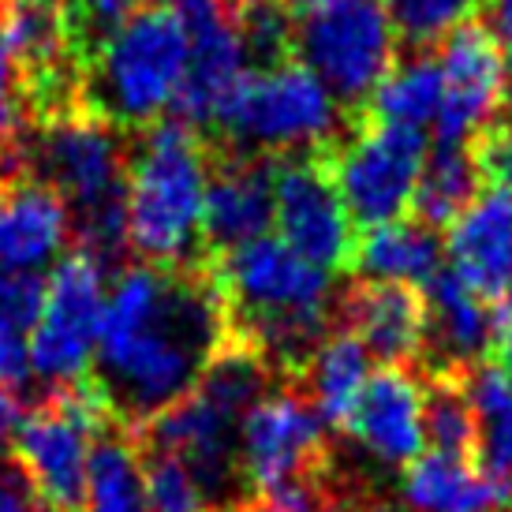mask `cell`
Returning <instances> with one entry per match:
<instances>
[{
  "label": "cell",
  "instance_id": "obj_1",
  "mask_svg": "<svg viewBox=\"0 0 512 512\" xmlns=\"http://www.w3.org/2000/svg\"><path fill=\"white\" fill-rule=\"evenodd\" d=\"M228 337L214 273L187 262H143L120 273L105 296L86 382L98 389L116 427H143L195 389Z\"/></svg>",
  "mask_w": 512,
  "mask_h": 512
},
{
  "label": "cell",
  "instance_id": "obj_2",
  "mask_svg": "<svg viewBox=\"0 0 512 512\" xmlns=\"http://www.w3.org/2000/svg\"><path fill=\"white\" fill-rule=\"evenodd\" d=\"M214 285L221 292L228 333L266 359H303L322 341L333 303L329 270L292 251L281 236H258L217 255Z\"/></svg>",
  "mask_w": 512,
  "mask_h": 512
},
{
  "label": "cell",
  "instance_id": "obj_3",
  "mask_svg": "<svg viewBox=\"0 0 512 512\" xmlns=\"http://www.w3.org/2000/svg\"><path fill=\"white\" fill-rule=\"evenodd\" d=\"M30 165L64 199L79 247L113 266L128 251V154L116 124L86 109L49 116Z\"/></svg>",
  "mask_w": 512,
  "mask_h": 512
},
{
  "label": "cell",
  "instance_id": "obj_4",
  "mask_svg": "<svg viewBox=\"0 0 512 512\" xmlns=\"http://www.w3.org/2000/svg\"><path fill=\"white\" fill-rule=\"evenodd\" d=\"M210 154L184 120H157L128 161V247L146 262L180 266L202 243Z\"/></svg>",
  "mask_w": 512,
  "mask_h": 512
},
{
  "label": "cell",
  "instance_id": "obj_5",
  "mask_svg": "<svg viewBox=\"0 0 512 512\" xmlns=\"http://www.w3.org/2000/svg\"><path fill=\"white\" fill-rule=\"evenodd\" d=\"M191 30L176 4H146L131 12L120 27L86 60V86L79 109L109 124H157L172 113L187 72Z\"/></svg>",
  "mask_w": 512,
  "mask_h": 512
},
{
  "label": "cell",
  "instance_id": "obj_6",
  "mask_svg": "<svg viewBox=\"0 0 512 512\" xmlns=\"http://www.w3.org/2000/svg\"><path fill=\"white\" fill-rule=\"evenodd\" d=\"M341 109L303 60H277L247 72L217 105L214 124L228 143L273 154H314L337 131Z\"/></svg>",
  "mask_w": 512,
  "mask_h": 512
},
{
  "label": "cell",
  "instance_id": "obj_7",
  "mask_svg": "<svg viewBox=\"0 0 512 512\" xmlns=\"http://www.w3.org/2000/svg\"><path fill=\"white\" fill-rule=\"evenodd\" d=\"M113 427V412L90 382L64 385L45 404L30 408L12 438V460L45 509L83 512L94 441Z\"/></svg>",
  "mask_w": 512,
  "mask_h": 512
},
{
  "label": "cell",
  "instance_id": "obj_8",
  "mask_svg": "<svg viewBox=\"0 0 512 512\" xmlns=\"http://www.w3.org/2000/svg\"><path fill=\"white\" fill-rule=\"evenodd\" d=\"M105 296H109V266L98 255L79 247L53 262V273L45 277L42 311L27 333V359L34 378L57 389L90 378Z\"/></svg>",
  "mask_w": 512,
  "mask_h": 512
},
{
  "label": "cell",
  "instance_id": "obj_9",
  "mask_svg": "<svg viewBox=\"0 0 512 512\" xmlns=\"http://www.w3.org/2000/svg\"><path fill=\"white\" fill-rule=\"evenodd\" d=\"M397 23L385 0H329L296 27L299 60L344 105L374 94L397 64Z\"/></svg>",
  "mask_w": 512,
  "mask_h": 512
},
{
  "label": "cell",
  "instance_id": "obj_10",
  "mask_svg": "<svg viewBox=\"0 0 512 512\" xmlns=\"http://www.w3.org/2000/svg\"><path fill=\"white\" fill-rule=\"evenodd\" d=\"M423 161H427L423 131L374 120L329 161V172L352 221L374 228L385 221H400L412 210Z\"/></svg>",
  "mask_w": 512,
  "mask_h": 512
},
{
  "label": "cell",
  "instance_id": "obj_11",
  "mask_svg": "<svg viewBox=\"0 0 512 512\" xmlns=\"http://www.w3.org/2000/svg\"><path fill=\"white\" fill-rule=\"evenodd\" d=\"M326 468V423L299 393H262L240 419V475L262 498Z\"/></svg>",
  "mask_w": 512,
  "mask_h": 512
},
{
  "label": "cell",
  "instance_id": "obj_12",
  "mask_svg": "<svg viewBox=\"0 0 512 512\" xmlns=\"http://www.w3.org/2000/svg\"><path fill=\"white\" fill-rule=\"evenodd\" d=\"M240 419L243 412L195 382V389L143 423L146 449L180 456L195 471L214 509L236 505L240 483Z\"/></svg>",
  "mask_w": 512,
  "mask_h": 512
},
{
  "label": "cell",
  "instance_id": "obj_13",
  "mask_svg": "<svg viewBox=\"0 0 512 512\" xmlns=\"http://www.w3.org/2000/svg\"><path fill=\"white\" fill-rule=\"evenodd\" d=\"M273 225L277 236L314 266L329 273L352 266L356 221L322 157H292L273 165Z\"/></svg>",
  "mask_w": 512,
  "mask_h": 512
},
{
  "label": "cell",
  "instance_id": "obj_14",
  "mask_svg": "<svg viewBox=\"0 0 512 512\" xmlns=\"http://www.w3.org/2000/svg\"><path fill=\"white\" fill-rule=\"evenodd\" d=\"M441 72V109H438V139L464 146L483 135L490 120L498 116L505 101V60L498 53L494 34L479 23H460L441 38L438 53Z\"/></svg>",
  "mask_w": 512,
  "mask_h": 512
},
{
  "label": "cell",
  "instance_id": "obj_15",
  "mask_svg": "<svg viewBox=\"0 0 512 512\" xmlns=\"http://www.w3.org/2000/svg\"><path fill=\"white\" fill-rule=\"evenodd\" d=\"M191 49H187V72L180 94L172 101V120H184L191 128L210 124L225 94L240 83L247 68V42L232 23V12L221 0H195L184 4Z\"/></svg>",
  "mask_w": 512,
  "mask_h": 512
},
{
  "label": "cell",
  "instance_id": "obj_16",
  "mask_svg": "<svg viewBox=\"0 0 512 512\" xmlns=\"http://www.w3.org/2000/svg\"><path fill=\"white\" fill-rule=\"evenodd\" d=\"M359 449L385 468H404L427 449V393L404 367L370 370L344 419Z\"/></svg>",
  "mask_w": 512,
  "mask_h": 512
},
{
  "label": "cell",
  "instance_id": "obj_17",
  "mask_svg": "<svg viewBox=\"0 0 512 512\" xmlns=\"http://www.w3.org/2000/svg\"><path fill=\"white\" fill-rule=\"evenodd\" d=\"M445 255L453 277L486 303L512 299V191L483 187L449 221Z\"/></svg>",
  "mask_w": 512,
  "mask_h": 512
},
{
  "label": "cell",
  "instance_id": "obj_18",
  "mask_svg": "<svg viewBox=\"0 0 512 512\" xmlns=\"http://www.w3.org/2000/svg\"><path fill=\"white\" fill-rule=\"evenodd\" d=\"M72 240V214L49 184H0V270L45 273Z\"/></svg>",
  "mask_w": 512,
  "mask_h": 512
},
{
  "label": "cell",
  "instance_id": "obj_19",
  "mask_svg": "<svg viewBox=\"0 0 512 512\" xmlns=\"http://www.w3.org/2000/svg\"><path fill=\"white\" fill-rule=\"evenodd\" d=\"M341 311L348 333L385 367H404L427 348V299L415 288L367 281L344 296Z\"/></svg>",
  "mask_w": 512,
  "mask_h": 512
},
{
  "label": "cell",
  "instance_id": "obj_20",
  "mask_svg": "<svg viewBox=\"0 0 512 512\" xmlns=\"http://www.w3.org/2000/svg\"><path fill=\"white\" fill-rule=\"evenodd\" d=\"M273 225V165L236 157L210 172L202 202V240L221 251H232L247 240L266 236Z\"/></svg>",
  "mask_w": 512,
  "mask_h": 512
},
{
  "label": "cell",
  "instance_id": "obj_21",
  "mask_svg": "<svg viewBox=\"0 0 512 512\" xmlns=\"http://www.w3.org/2000/svg\"><path fill=\"white\" fill-rule=\"evenodd\" d=\"M400 498L412 512H505L512 490L471 468L468 456L430 449L404 464Z\"/></svg>",
  "mask_w": 512,
  "mask_h": 512
},
{
  "label": "cell",
  "instance_id": "obj_22",
  "mask_svg": "<svg viewBox=\"0 0 512 512\" xmlns=\"http://www.w3.org/2000/svg\"><path fill=\"white\" fill-rule=\"evenodd\" d=\"M445 247L434 236V228L423 221H385L356 236L352 266L367 281H389V285L423 288L441 273Z\"/></svg>",
  "mask_w": 512,
  "mask_h": 512
},
{
  "label": "cell",
  "instance_id": "obj_23",
  "mask_svg": "<svg viewBox=\"0 0 512 512\" xmlns=\"http://www.w3.org/2000/svg\"><path fill=\"white\" fill-rule=\"evenodd\" d=\"M427 344L445 363H475L494 344V311L483 296L460 285L453 273H438L427 296Z\"/></svg>",
  "mask_w": 512,
  "mask_h": 512
},
{
  "label": "cell",
  "instance_id": "obj_24",
  "mask_svg": "<svg viewBox=\"0 0 512 512\" xmlns=\"http://www.w3.org/2000/svg\"><path fill=\"white\" fill-rule=\"evenodd\" d=\"M370 378V352L352 333H333L311 348L307 356V389L314 412L326 427H344L356 397Z\"/></svg>",
  "mask_w": 512,
  "mask_h": 512
},
{
  "label": "cell",
  "instance_id": "obj_25",
  "mask_svg": "<svg viewBox=\"0 0 512 512\" xmlns=\"http://www.w3.org/2000/svg\"><path fill=\"white\" fill-rule=\"evenodd\" d=\"M468 400L475 408V453L486 479L509 486L512 490V374L494 363V367H479L468 382Z\"/></svg>",
  "mask_w": 512,
  "mask_h": 512
},
{
  "label": "cell",
  "instance_id": "obj_26",
  "mask_svg": "<svg viewBox=\"0 0 512 512\" xmlns=\"http://www.w3.org/2000/svg\"><path fill=\"white\" fill-rule=\"evenodd\" d=\"M370 109L378 124H397V128L423 131L438 120L441 109V72L438 60L412 57L393 64L385 79L370 94Z\"/></svg>",
  "mask_w": 512,
  "mask_h": 512
},
{
  "label": "cell",
  "instance_id": "obj_27",
  "mask_svg": "<svg viewBox=\"0 0 512 512\" xmlns=\"http://www.w3.org/2000/svg\"><path fill=\"white\" fill-rule=\"evenodd\" d=\"M83 512H146L139 449L128 438H120L116 427L94 441Z\"/></svg>",
  "mask_w": 512,
  "mask_h": 512
},
{
  "label": "cell",
  "instance_id": "obj_28",
  "mask_svg": "<svg viewBox=\"0 0 512 512\" xmlns=\"http://www.w3.org/2000/svg\"><path fill=\"white\" fill-rule=\"evenodd\" d=\"M475 195H479L475 157H471L464 146L441 143L438 150L427 154V161H423L412 210L419 214L423 225L438 228V225H449Z\"/></svg>",
  "mask_w": 512,
  "mask_h": 512
},
{
  "label": "cell",
  "instance_id": "obj_29",
  "mask_svg": "<svg viewBox=\"0 0 512 512\" xmlns=\"http://www.w3.org/2000/svg\"><path fill=\"white\" fill-rule=\"evenodd\" d=\"M139 464H143L146 512H217L195 471L180 456L146 449L139 453Z\"/></svg>",
  "mask_w": 512,
  "mask_h": 512
},
{
  "label": "cell",
  "instance_id": "obj_30",
  "mask_svg": "<svg viewBox=\"0 0 512 512\" xmlns=\"http://www.w3.org/2000/svg\"><path fill=\"white\" fill-rule=\"evenodd\" d=\"M475 408L468 400L464 382H445L434 385V393L427 397V441H434V449L453 456H468L475 449Z\"/></svg>",
  "mask_w": 512,
  "mask_h": 512
},
{
  "label": "cell",
  "instance_id": "obj_31",
  "mask_svg": "<svg viewBox=\"0 0 512 512\" xmlns=\"http://www.w3.org/2000/svg\"><path fill=\"white\" fill-rule=\"evenodd\" d=\"M139 8H143L139 0H60V15H64L75 60L86 68V60L98 53V45Z\"/></svg>",
  "mask_w": 512,
  "mask_h": 512
},
{
  "label": "cell",
  "instance_id": "obj_32",
  "mask_svg": "<svg viewBox=\"0 0 512 512\" xmlns=\"http://www.w3.org/2000/svg\"><path fill=\"white\" fill-rule=\"evenodd\" d=\"M228 12L247 42V53H258L262 60H285L288 45L296 42V23L281 0H236Z\"/></svg>",
  "mask_w": 512,
  "mask_h": 512
},
{
  "label": "cell",
  "instance_id": "obj_33",
  "mask_svg": "<svg viewBox=\"0 0 512 512\" xmlns=\"http://www.w3.org/2000/svg\"><path fill=\"white\" fill-rule=\"evenodd\" d=\"M397 23V34L415 45L441 42L460 23H471L483 0H385Z\"/></svg>",
  "mask_w": 512,
  "mask_h": 512
},
{
  "label": "cell",
  "instance_id": "obj_34",
  "mask_svg": "<svg viewBox=\"0 0 512 512\" xmlns=\"http://www.w3.org/2000/svg\"><path fill=\"white\" fill-rule=\"evenodd\" d=\"M45 296V273H19L0 270V314H8L15 326L30 333L34 318L42 311Z\"/></svg>",
  "mask_w": 512,
  "mask_h": 512
},
{
  "label": "cell",
  "instance_id": "obj_35",
  "mask_svg": "<svg viewBox=\"0 0 512 512\" xmlns=\"http://www.w3.org/2000/svg\"><path fill=\"white\" fill-rule=\"evenodd\" d=\"M23 109H27V101H23V79H19L12 49H8L4 34H0V146L19 139V131L27 124Z\"/></svg>",
  "mask_w": 512,
  "mask_h": 512
},
{
  "label": "cell",
  "instance_id": "obj_36",
  "mask_svg": "<svg viewBox=\"0 0 512 512\" xmlns=\"http://www.w3.org/2000/svg\"><path fill=\"white\" fill-rule=\"evenodd\" d=\"M471 157L479 169V184L512 191V131H483Z\"/></svg>",
  "mask_w": 512,
  "mask_h": 512
},
{
  "label": "cell",
  "instance_id": "obj_37",
  "mask_svg": "<svg viewBox=\"0 0 512 512\" xmlns=\"http://www.w3.org/2000/svg\"><path fill=\"white\" fill-rule=\"evenodd\" d=\"M258 509L262 512H344L341 505L318 486V479L285 486V490H277V494H266V498L258 501Z\"/></svg>",
  "mask_w": 512,
  "mask_h": 512
},
{
  "label": "cell",
  "instance_id": "obj_38",
  "mask_svg": "<svg viewBox=\"0 0 512 512\" xmlns=\"http://www.w3.org/2000/svg\"><path fill=\"white\" fill-rule=\"evenodd\" d=\"M27 374V329L15 326L8 314H0V385H19Z\"/></svg>",
  "mask_w": 512,
  "mask_h": 512
},
{
  "label": "cell",
  "instance_id": "obj_39",
  "mask_svg": "<svg viewBox=\"0 0 512 512\" xmlns=\"http://www.w3.org/2000/svg\"><path fill=\"white\" fill-rule=\"evenodd\" d=\"M0 512H49L12 456L0 453Z\"/></svg>",
  "mask_w": 512,
  "mask_h": 512
},
{
  "label": "cell",
  "instance_id": "obj_40",
  "mask_svg": "<svg viewBox=\"0 0 512 512\" xmlns=\"http://www.w3.org/2000/svg\"><path fill=\"white\" fill-rule=\"evenodd\" d=\"M27 412H30L27 400L15 393V385H0V453L15 438V430L27 419Z\"/></svg>",
  "mask_w": 512,
  "mask_h": 512
},
{
  "label": "cell",
  "instance_id": "obj_41",
  "mask_svg": "<svg viewBox=\"0 0 512 512\" xmlns=\"http://www.w3.org/2000/svg\"><path fill=\"white\" fill-rule=\"evenodd\" d=\"M486 30L494 34L505 72L512 75V0H490V27Z\"/></svg>",
  "mask_w": 512,
  "mask_h": 512
},
{
  "label": "cell",
  "instance_id": "obj_42",
  "mask_svg": "<svg viewBox=\"0 0 512 512\" xmlns=\"http://www.w3.org/2000/svg\"><path fill=\"white\" fill-rule=\"evenodd\" d=\"M498 352V367L505 374H512V299L509 303H498V314H494V344Z\"/></svg>",
  "mask_w": 512,
  "mask_h": 512
},
{
  "label": "cell",
  "instance_id": "obj_43",
  "mask_svg": "<svg viewBox=\"0 0 512 512\" xmlns=\"http://www.w3.org/2000/svg\"><path fill=\"white\" fill-rule=\"evenodd\" d=\"M296 8H303V12H311V8H322V4H329V0H292Z\"/></svg>",
  "mask_w": 512,
  "mask_h": 512
},
{
  "label": "cell",
  "instance_id": "obj_44",
  "mask_svg": "<svg viewBox=\"0 0 512 512\" xmlns=\"http://www.w3.org/2000/svg\"><path fill=\"white\" fill-rule=\"evenodd\" d=\"M161 4H176V8H184V4H195V0H161Z\"/></svg>",
  "mask_w": 512,
  "mask_h": 512
},
{
  "label": "cell",
  "instance_id": "obj_45",
  "mask_svg": "<svg viewBox=\"0 0 512 512\" xmlns=\"http://www.w3.org/2000/svg\"><path fill=\"white\" fill-rule=\"evenodd\" d=\"M0 184H4V150H0Z\"/></svg>",
  "mask_w": 512,
  "mask_h": 512
}]
</instances>
